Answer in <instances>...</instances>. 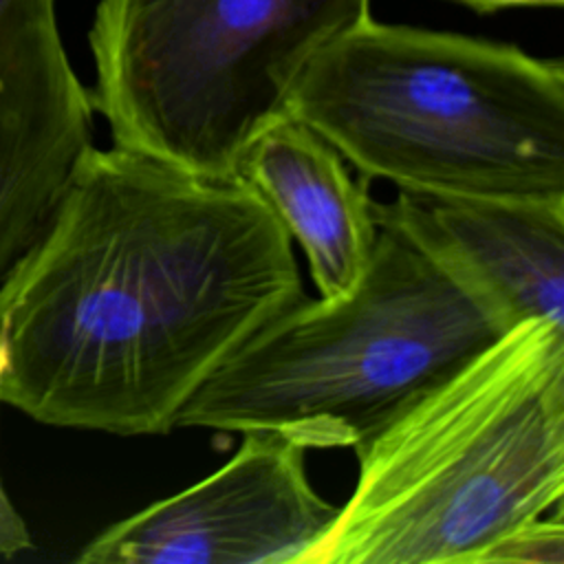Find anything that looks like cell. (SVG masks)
Instances as JSON below:
<instances>
[{"label": "cell", "mask_w": 564, "mask_h": 564, "mask_svg": "<svg viewBox=\"0 0 564 564\" xmlns=\"http://www.w3.org/2000/svg\"><path fill=\"white\" fill-rule=\"evenodd\" d=\"M236 176L300 242L322 300L344 297L359 284L379 229L368 178L352 181L344 156L324 137L284 117L249 143Z\"/></svg>", "instance_id": "cell-8"}, {"label": "cell", "mask_w": 564, "mask_h": 564, "mask_svg": "<svg viewBox=\"0 0 564 564\" xmlns=\"http://www.w3.org/2000/svg\"><path fill=\"white\" fill-rule=\"evenodd\" d=\"M359 284L306 295L242 341L174 427L271 430L304 449H357L505 326L388 225Z\"/></svg>", "instance_id": "cell-4"}, {"label": "cell", "mask_w": 564, "mask_h": 564, "mask_svg": "<svg viewBox=\"0 0 564 564\" xmlns=\"http://www.w3.org/2000/svg\"><path fill=\"white\" fill-rule=\"evenodd\" d=\"M564 564V524L560 511L553 518H535L487 546L474 564Z\"/></svg>", "instance_id": "cell-10"}, {"label": "cell", "mask_w": 564, "mask_h": 564, "mask_svg": "<svg viewBox=\"0 0 564 564\" xmlns=\"http://www.w3.org/2000/svg\"><path fill=\"white\" fill-rule=\"evenodd\" d=\"M93 112L73 66L0 77V284L55 218L93 148Z\"/></svg>", "instance_id": "cell-9"}, {"label": "cell", "mask_w": 564, "mask_h": 564, "mask_svg": "<svg viewBox=\"0 0 564 564\" xmlns=\"http://www.w3.org/2000/svg\"><path fill=\"white\" fill-rule=\"evenodd\" d=\"M31 535L26 522L9 500L0 480V557H13L31 549Z\"/></svg>", "instance_id": "cell-11"}, {"label": "cell", "mask_w": 564, "mask_h": 564, "mask_svg": "<svg viewBox=\"0 0 564 564\" xmlns=\"http://www.w3.org/2000/svg\"><path fill=\"white\" fill-rule=\"evenodd\" d=\"M377 225L405 236L502 326L564 324V203L399 189L370 200Z\"/></svg>", "instance_id": "cell-7"}, {"label": "cell", "mask_w": 564, "mask_h": 564, "mask_svg": "<svg viewBox=\"0 0 564 564\" xmlns=\"http://www.w3.org/2000/svg\"><path fill=\"white\" fill-rule=\"evenodd\" d=\"M306 564H474L564 494V324L500 335L355 449Z\"/></svg>", "instance_id": "cell-2"}, {"label": "cell", "mask_w": 564, "mask_h": 564, "mask_svg": "<svg viewBox=\"0 0 564 564\" xmlns=\"http://www.w3.org/2000/svg\"><path fill=\"white\" fill-rule=\"evenodd\" d=\"M289 117L399 189L564 203V66L372 15L302 73Z\"/></svg>", "instance_id": "cell-3"}, {"label": "cell", "mask_w": 564, "mask_h": 564, "mask_svg": "<svg viewBox=\"0 0 564 564\" xmlns=\"http://www.w3.org/2000/svg\"><path fill=\"white\" fill-rule=\"evenodd\" d=\"M372 0H99L93 108L112 145L234 178L249 143L289 117L306 66L370 18Z\"/></svg>", "instance_id": "cell-5"}, {"label": "cell", "mask_w": 564, "mask_h": 564, "mask_svg": "<svg viewBox=\"0 0 564 564\" xmlns=\"http://www.w3.org/2000/svg\"><path fill=\"white\" fill-rule=\"evenodd\" d=\"M291 240L238 176L93 145L0 284V403L55 427L176 430L200 383L304 297Z\"/></svg>", "instance_id": "cell-1"}, {"label": "cell", "mask_w": 564, "mask_h": 564, "mask_svg": "<svg viewBox=\"0 0 564 564\" xmlns=\"http://www.w3.org/2000/svg\"><path fill=\"white\" fill-rule=\"evenodd\" d=\"M465 4L478 13H491L509 7H562L564 0H452Z\"/></svg>", "instance_id": "cell-12"}, {"label": "cell", "mask_w": 564, "mask_h": 564, "mask_svg": "<svg viewBox=\"0 0 564 564\" xmlns=\"http://www.w3.org/2000/svg\"><path fill=\"white\" fill-rule=\"evenodd\" d=\"M200 482L97 533L82 564H306L339 507L306 476V449L271 430Z\"/></svg>", "instance_id": "cell-6"}]
</instances>
